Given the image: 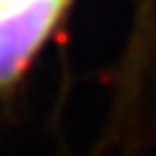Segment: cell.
I'll return each instance as SVG.
<instances>
[{
	"label": "cell",
	"mask_w": 156,
	"mask_h": 156,
	"mask_svg": "<svg viewBox=\"0 0 156 156\" xmlns=\"http://www.w3.org/2000/svg\"><path fill=\"white\" fill-rule=\"evenodd\" d=\"M66 5L69 0H19L0 8V88L25 71Z\"/></svg>",
	"instance_id": "cell-1"
},
{
	"label": "cell",
	"mask_w": 156,
	"mask_h": 156,
	"mask_svg": "<svg viewBox=\"0 0 156 156\" xmlns=\"http://www.w3.org/2000/svg\"><path fill=\"white\" fill-rule=\"evenodd\" d=\"M14 3H19V0H0V8H5V5H14Z\"/></svg>",
	"instance_id": "cell-2"
}]
</instances>
